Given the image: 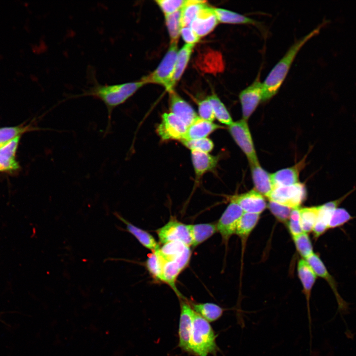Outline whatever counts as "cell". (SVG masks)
I'll return each mask as SVG.
<instances>
[{
  "mask_svg": "<svg viewBox=\"0 0 356 356\" xmlns=\"http://www.w3.org/2000/svg\"><path fill=\"white\" fill-rule=\"evenodd\" d=\"M114 215L126 225V230L132 234L138 242L144 247L150 250L152 252L155 251L160 248L153 236L146 231L140 228L125 219L117 213Z\"/></svg>",
  "mask_w": 356,
  "mask_h": 356,
  "instance_id": "obj_21",
  "label": "cell"
},
{
  "mask_svg": "<svg viewBox=\"0 0 356 356\" xmlns=\"http://www.w3.org/2000/svg\"><path fill=\"white\" fill-rule=\"evenodd\" d=\"M194 45L185 44L178 51L175 72L172 80V87L180 79L190 59Z\"/></svg>",
  "mask_w": 356,
  "mask_h": 356,
  "instance_id": "obj_24",
  "label": "cell"
},
{
  "mask_svg": "<svg viewBox=\"0 0 356 356\" xmlns=\"http://www.w3.org/2000/svg\"><path fill=\"white\" fill-rule=\"evenodd\" d=\"M320 28L321 26L318 27L294 43L285 55L271 69L262 83L263 86V101L268 100L276 94L283 83L299 51L310 39L319 33Z\"/></svg>",
  "mask_w": 356,
  "mask_h": 356,
  "instance_id": "obj_2",
  "label": "cell"
},
{
  "mask_svg": "<svg viewBox=\"0 0 356 356\" xmlns=\"http://www.w3.org/2000/svg\"><path fill=\"white\" fill-rule=\"evenodd\" d=\"M19 168V165L15 159H8L0 156V172H12Z\"/></svg>",
  "mask_w": 356,
  "mask_h": 356,
  "instance_id": "obj_44",
  "label": "cell"
},
{
  "mask_svg": "<svg viewBox=\"0 0 356 356\" xmlns=\"http://www.w3.org/2000/svg\"><path fill=\"white\" fill-rule=\"evenodd\" d=\"M299 277L303 287V291L306 299L308 315L310 329L311 328V317L310 307V301L312 287L315 282L317 275L315 274L308 262L304 260H299L297 266Z\"/></svg>",
  "mask_w": 356,
  "mask_h": 356,
  "instance_id": "obj_16",
  "label": "cell"
},
{
  "mask_svg": "<svg viewBox=\"0 0 356 356\" xmlns=\"http://www.w3.org/2000/svg\"><path fill=\"white\" fill-rule=\"evenodd\" d=\"M305 185L300 182L296 184L274 188L267 197L269 201L292 209L298 208L306 198Z\"/></svg>",
  "mask_w": 356,
  "mask_h": 356,
  "instance_id": "obj_5",
  "label": "cell"
},
{
  "mask_svg": "<svg viewBox=\"0 0 356 356\" xmlns=\"http://www.w3.org/2000/svg\"><path fill=\"white\" fill-rule=\"evenodd\" d=\"M207 4L204 0H186L181 9L182 28L190 26L201 8Z\"/></svg>",
  "mask_w": 356,
  "mask_h": 356,
  "instance_id": "obj_28",
  "label": "cell"
},
{
  "mask_svg": "<svg viewBox=\"0 0 356 356\" xmlns=\"http://www.w3.org/2000/svg\"><path fill=\"white\" fill-rule=\"evenodd\" d=\"M219 23L214 8L207 4L201 8L190 26L201 38L211 33Z\"/></svg>",
  "mask_w": 356,
  "mask_h": 356,
  "instance_id": "obj_12",
  "label": "cell"
},
{
  "mask_svg": "<svg viewBox=\"0 0 356 356\" xmlns=\"http://www.w3.org/2000/svg\"><path fill=\"white\" fill-rule=\"evenodd\" d=\"M156 231L162 244L180 241L189 246H191V238L187 224H183L174 218L171 219Z\"/></svg>",
  "mask_w": 356,
  "mask_h": 356,
  "instance_id": "obj_9",
  "label": "cell"
},
{
  "mask_svg": "<svg viewBox=\"0 0 356 356\" xmlns=\"http://www.w3.org/2000/svg\"><path fill=\"white\" fill-rule=\"evenodd\" d=\"M353 218L347 210L337 207L332 213L328 223V229L342 226Z\"/></svg>",
  "mask_w": 356,
  "mask_h": 356,
  "instance_id": "obj_37",
  "label": "cell"
},
{
  "mask_svg": "<svg viewBox=\"0 0 356 356\" xmlns=\"http://www.w3.org/2000/svg\"><path fill=\"white\" fill-rule=\"evenodd\" d=\"M186 0H157L155 2L165 15H169L181 9Z\"/></svg>",
  "mask_w": 356,
  "mask_h": 356,
  "instance_id": "obj_39",
  "label": "cell"
},
{
  "mask_svg": "<svg viewBox=\"0 0 356 356\" xmlns=\"http://www.w3.org/2000/svg\"><path fill=\"white\" fill-rule=\"evenodd\" d=\"M188 246L181 241H174L163 244L156 251L164 262L174 261Z\"/></svg>",
  "mask_w": 356,
  "mask_h": 356,
  "instance_id": "obj_29",
  "label": "cell"
},
{
  "mask_svg": "<svg viewBox=\"0 0 356 356\" xmlns=\"http://www.w3.org/2000/svg\"><path fill=\"white\" fill-rule=\"evenodd\" d=\"M191 254V250L189 246H188L174 261L178 264L181 271L188 265L190 259Z\"/></svg>",
  "mask_w": 356,
  "mask_h": 356,
  "instance_id": "obj_45",
  "label": "cell"
},
{
  "mask_svg": "<svg viewBox=\"0 0 356 356\" xmlns=\"http://www.w3.org/2000/svg\"><path fill=\"white\" fill-rule=\"evenodd\" d=\"M178 41L171 42L170 47L156 69L141 79L146 84H157L164 87L168 92L174 89L173 78L178 53Z\"/></svg>",
  "mask_w": 356,
  "mask_h": 356,
  "instance_id": "obj_4",
  "label": "cell"
},
{
  "mask_svg": "<svg viewBox=\"0 0 356 356\" xmlns=\"http://www.w3.org/2000/svg\"><path fill=\"white\" fill-rule=\"evenodd\" d=\"M180 141L191 151H198L209 153L213 150L214 146L212 140L207 137L194 139H183Z\"/></svg>",
  "mask_w": 356,
  "mask_h": 356,
  "instance_id": "obj_35",
  "label": "cell"
},
{
  "mask_svg": "<svg viewBox=\"0 0 356 356\" xmlns=\"http://www.w3.org/2000/svg\"><path fill=\"white\" fill-rule=\"evenodd\" d=\"M217 335L209 322L194 312L190 343V354L195 356H216L220 349L216 343Z\"/></svg>",
  "mask_w": 356,
  "mask_h": 356,
  "instance_id": "obj_3",
  "label": "cell"
},
{
  "mask_svg": "<svg viewBox=\"0 0 356 356\" xmlns=\"http://www.w3.org/2000/svg\"><path fill=\"white\" fill-rule=\"evenodd\" d=\"M306 158L294 166L282 169L270 174L273 189L277 187L287 186L299 183V174L305 166Z\"/></svg>",
  "mask_w": 356,
  "mask_h": 356,
  "instance_id": "obj_17",
  "label": "cell"
},
{
  "mask_svg": "<svg viewBox=\"0 0 356 356\" xmlns=\"http://www.w3.org/2000/svg\"><path fill=\"white\" fill-rule=\"evenodd\" d=\"M306 261L311 266L315 274L325 279L328 283L336 297L339 309L340 310L346 309L347 305L338 292L336 281L329 273L319 257L317 254L313 253L306 258Z\"/></svg>",
  "mask_w": 356,
  "mask_h": 356,
  "instance_id": "obj_14",
  "label": "cell"
},
{
  "mask_svg": "<svg viewBox=\"0 0 356 356\" xmlns=\"http://www.w3.org/2000/svg\"><path fill=\"white\" fill-rule=\"evenodd\" d=\"M230 200L237 203L244 212L260 214L267 207L264 196L255 190L232 196Z\"/></svg>",
  "mask_w": 356,
  "mask_h": 356,
  "instance_id": "obj_13",
  "label": "cell"
},
{
  "mask_svg": "<svg viewBox=\"0 0 356 356\" xmlns=\"http://www.w3.org/2000/svg\"><path fill=\"white\" fill-rule=\"evenodd\" d=\"M222 128V126L214 123L213 122L202 119L198 116L192 123L187 127L183 139L206 138L216 130Z\"/></svg>",
  "mask_w": 356,
  "mask_h": 356,
  "instance_id": "obj_19",
  "label": "cell"
},
{
  "mask_svg": "<svg viewBox=\"0 0 356 356\" xmlns=\"http://www.w3.org/2000/svg\"><path fill=\"white\" fill-rule=\"evenodd\" d=\"M187 126L179 118L172 112L162 115L161 123L156 132L162 140H182L184 138Z\"/></svg>",
  "mask_w": 356,
  "mask_h": 356,
  "instance_id": "obj_7",
  "label": "cell"
},
{
  "mask_svg": "<svg viewBox=\"0 0 356 356\" xmlns=\"http://www.w3.org/2000/svg\"><path fill=\"white\" fill-rule=\"evenodd\" d=\"M31 127L16 126L0 128V147L23 133L31 130Z\"/></svg>",
  "mask_w": 356,
  "mask_h": 356,
  "instance_id": "obj_36",
  "label": "cell"
},
{
  "mask_svg": "<svg viewBox=\"0 0 356 356\" xmlns=\"http://www.w3.org/2000/svg\"><path fill=\"white\" fill-rule=\"evenodd\" d=\"M207 98L211 104L215 118L223 124L230 125L233 123L232 118L219 97L213 93Z\"/></svg>",
  "mask_w": 356,
  "mask_h": 356,
  "instance_id": "obj_31",
  "label": "cell"
},
{
  "mask_svg": "<svg viewBox=\"0 0 356 356\" xmlns=\"http://www.w3.org/2000/svg\"><path fill=\"white\" fill-rule=\"evenodd\" d=\"M250 165L256 191L263 196L268 197L273 190L270 174L261 167L259 162Z\"/></svg>",
  "mask_w": 356,
  "mask_h": 356,
  "instance_id": "obj_20",
  "label": "cell"
},
{
  "mask_svg": "<svg viewBox=\"0 0 356 356\" xmlns=\"http://www.w3.org/2000/svg\"><path fill=\"white\" fill-rule=\"evenodd\" d=\"M293 239L297 251L302 257L306 259L313 253L311 241L307 233L293 236Z\"/></svg>",
  "mask_w": 356,
  "mask_h": 356,
  "instance_id": "obj_34",
  "label": "cell"
},
{
  "mask_svg": "<svg viewBox=\"0 0 356 356\" xmlns=\"http://www.w3.org/2000/svg\"><path fill=\"white\" fill-rule=\"evenodd\" d=\"M215 12L219 22L232 24L256 25L254 19L227 9L214 8Z\"/></svg>",
  "mask_w": 356,
  "mask_h": 356,
  "instance_id": "obj_25",
  "label": "cell"
},
{
  "mask_svg": "<svg viewBox=\"0 0 356 356\" xmlns=\"http://www.w3.org/2000/svg\"><path fill=\"white\" fill-rule=\"evenodd\" d=\"M20 137L21 135H19L1 146L0 156L8 159H15V154Z\"/></svg>",
  "mask_w": 356,
  "mask_h": 356,
  "instance_id": "obj_42",
  "label": "cell"
},
{
  "mask_svg": "<svg viewBox=\"0 0 356 356\" xmlns=\"http://www.w3.org/2000/svg\"><path fill=\"white\" fill-rule=\"evenodd\" d=\"M268 207L278 221L287 224L292 210V208L270 201H269Z\"/></svg>",
  "mask_w": 356,
  "mask_h": 356,
  "instance_id": "obj_38",
  "label": "cell"
},
{
  "mask_svg": "<svg viewBox=\"0 0 356 356\" xmlns=\"http://www.w3.org/2000/svg\"><path fill=\"white\" fill-rule=\"evenodd\" d=\"M164 262L157 251L152 252L145 262L147 270L151 276L158 281H161V274Z\"/></svg>",
  "mask_w": 356,
  "mask_h": 356,
  "instance_id": "obj_33",
  "label": "cell"
},
{
  "mask_svg": "<svg viewBox=\"0 0 356 356\" xmlns=\"http://www.w3.org/2000/svg\"><path fill=\"white\" fill-rule=\"evenodd\" d=\"M168 92L171 112L189 126L198 117L195 110L174 89Z\"/></svg>",
  "mask_w": 356,
  "mask_h": 356,
  "instance_id": "obj_15",
  "label": "cell"
},
{
  "mask_svg": "<svg viewBox=\"0 0 356 356\" xmlns=\"http://www.w3.org/2000/svg\"><path fill=\"white\" fill-rule=\"evenodd\" d=\"M260 218V214L244 212L239 220L235 233L245 240L255 227Z\"/></svg>",
  "mask_w": 356,
  "mask_h": 356,
  "instance_id": "obj_27",
  "label": "cell"
},
{
  "mask_svg": "<svg viewBox=\"0 0 356 356\" xmlns=\"http://www.w3.org/2000/svg\"><path fill=\"white\" fill-rule=\"evenodd\" d=\"M199 117L213 122L215 119L211 104L208 99H204L198 102Z\"/></svg>",
  "mask_w": 356,
  "mask_h": 356,
  "instance_id": "obj_41",
  "label": "cell"
},
{
  "mask_svg": "<svg viewBox=\"0 0 356 356\" xmlns=\"http://www.w3.org/2000/svg\"><path fill=\"white\" fill-rule=\"evenodd\" d=\"M228 130L236 143L246 155L249 164L258 162L247 121L242 119L233 122L228 126Z\"/></svg>",
  "mask_w": 356,
  "mask_h": 356,
  "instance_id": "obj_6",
  "label": "cell"
},
{
  "mask_svg": "<svg viewBox=\"0 0 356 356\" xmlns=\"http://www.w3.org/2000/svg\"><path fill=\"white\" fill-rule=\"evenodd\" d=\"M145 83L139 81L114 85H100L96 83L83 95L91 96L101 100L105 105L108 112V121L105 134L111 127V115L113 110L124 103Z\"/></svg>",
  "mask_w": 356,
  "mask_h": 356,
  "instance_id": "obj_1",
  "label": "cell"
},
{
  "mask_svg": "<svg viewBox=\"0 0 356 356\" xmlns=\"http://www.w3.org/2000/svg\"><path fill=\"white\" fill-rule=\"evenodd\" d=\"M187 227L193 247L200 245L218 231L217 224L213 223L187 224Z\"/></svg>",
  "mask_w": 356,
  "mask_h": 356,
  "instance_id": "obj_22",
  "label": "cell"
},
{
  "mask_svg": "<svg viewBox=\"0 0 356 356\" xmlns=\"http://www.w3.org/2000/svg\"><path fill=\"white\" fill-rule=\"evenodd\" d=\"M194 311L208 322L220 319L225 309L212 303H193L190 304Z\"/></svg>",
  "mask_w": 356,
  "mask_h": 356,
  "instance_id": "obj_23",
  "label": "cell"
},
{
  "mask_svg": "<svg viewBox=\"0 0 356 356\" xmlns=\"http://www.w3.org/2000/svg\"><path fill=\"white\" fill-rule=\"evenodd\" d=\"M319 211V206L299 209L300 224L303 232L308 233L312 230L317 221Z\"/></svg>",
  "mask_w": 356,
  "mask_h": 356,
  "instance_id": "obj_30",
  "label": "cell"
},
{
  "mask_svg": "<svg viewBox=\"0 0 356 356\" xmlns=\"http://www.w3.org/2000/svg\"><path fill=\"white\" fill-rule=\"evenodd\" d=\"M180 35L187 44L195 45L199 42L200 38L190 26L182 27L180 31Z\"/></svg>",
  "mask_w": 356,
  "mask_h": 356,
  "instance_id": "obj_43",
  "label": "cell"
},
{
  "mask_svg": "<svg viewBox=\"0 0 356 356\" xmlns=\"http://www.w3.org/2000/svg\"><path fill=\"white\" fill-rule=\"evenodd\" d=\"M230 201L217 224L218 231L221 234L222 241L225 243L235 233L237 223L244 213L237 203Z\"/></svg>",
  "mask_w": 356,
  "mask_h": 356,
  "instance_id": "obj_10",
  "label": "cell"
},
{
  "mask_svg": "<svg viewBox=\"0 0 356 356\" xmlns=\"http://www.w3.org/2000/svg\"><path fill=\"white\" fill-rule=\"evenodd\" d=\"M191 157L196 179H200L205 173L214 170L217 165L219 157L208 153L191 151Z\"/></svg>",
  "mask_w": 356,
  "mask_h": 356,
  "instance_id": "obj_18",
  "label": "cell"
},
{
  "mask_svg": "<svg viewBox=\"0 0 356 356\" xmlns=\"http://www.w3.org/2000/svg\"><path fill=\"white\" fill-rule=\"evenodd\" d=\"M263 86L259 79H256L249 86L239 94L243 119L247 121L261 101H263Z\"/></svg>",
  "mask_w": 356,
  "mask_h": 356,
  "instance_id": "obj_11",
  "label": "cell"
},
{
  "mask_svg": "<svg viewBox=\"0 0 356 356\" xmlns=\"http://www.w3.org/2000/svg\"><path fill=\"white\" fill-rule=\"evenodd\" d=\"M181 9L172 14L165 15L166 25L171 39V42L178 41L180 35V31L182 28Z\"/></svg>",
  "mask_w": 356,
  "mask_h": 356,
  "instance_id": "obj_32",
  "label": "cell"
},
{
  "mask_svg": "<svg viewBox=\"0 0 356 356\" xmlns=\"http://www.w3.org/2000/svg\"><path fill=\"white\" fill-rule=\"evenodd\" d=\"M181 271V270L176 262L174 261L165 262L162 271L161 282L169 285L179 298L184 299L176 286L177 279Z\"/></svg>",
  "mask_w": 356,
  "mask_h": 356,
  "instance_id": "obj_26",
  "label": "cell"
},
{
  "mask_svg": "<svg viewBox=\"0 0 356 356\" xmlns=\"http://www.w3.org/2000/svg\"><path fill=\"white\" fill-rule=\"evenodd\" d=\"M299 209V208L292 209L287 223L292 237L303 233L300 224Z\"/></svg>",
  "mask_w": 356,
  "mask_h": 356,
  "instance_id": "obj_40",
  "label": "cell"
},
{
  "mask_svg": "<svg viewBox=\"0 0 356 356\" xmlns=\"http://www.w3.org/2000/svg\"><path fill=\"white\" fill-rule=\"evenodd\" d=\"M181 299L178 325V347L182 351L190 354L191 337L194 311L190 303Z\"/></svg>",
  "mask_w": 356,
  "mask_h": 356,
  "instance_id": "obj_8",
  "label": "cell"
}]
</instances>
